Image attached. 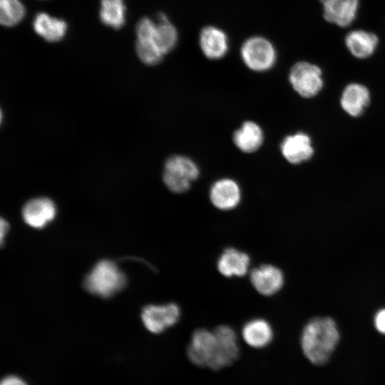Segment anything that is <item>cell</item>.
Listing matches in <instances>:
<instances>
[{
    "label": "cell",
    "mask_w": 385,
    "mask_h": 385,
    "mask_svg": "<svg viewBox=\"0 0 385 385\" xmlns=\"http://www.w3.org/2000/svg\"><path fill=\"white\" fill-rule=\"evenodd\" d=\"M56 207L48 197H37L28 201L23 207L24 221L30 227L41 229L46 226L55 217Z\"/></svg>",
    "instance_id": "9"
},
{
    "label": "cell",
    "mask_w": 385,
    "mask_h": 385,
    "mask_svg": "<svg viewBox=\"0 0 385 385\" xmlns=\"http://www.w3.org/2000/svg\"><path fill=\"white\" fill-rule=\"evenodd\" d=\"M374 325L379 333L385 335V308L376 313L374 317Z\"/></svg>",
    "instance_id": "25"
},
{
    "label": "cell",
    "mask_w": 385,
    "mask_h": 385,
    "mask_svg": "<svg viewBox=\"0 0 385 385\" xmlns=\"http://www.w3.org/2000/svg\"><path fill=\"white\" fill-rule=\"evenodd\" d=\"M126 282L125 274L115 262L103 260L87 274L83 284L89 293L108 298L123 289Z\"/></svg>",
    "instance_id": "3"
},
{
    "label": "cell",
    "mask_w": 385,
    "mask_h": 385,
    "mask_svg": "<svg viewBox=\"0 0 385 385\" xmlns=\"http://www.w3.org/2000/svg\"><path fill=\"white\" fill-rule=\"evenodd\" d=\"M199 44L202 53L210 60L223 58L229 49L227 34L222 29L213 26H205L201 30Z\"/></svg>",
    "instance_id": "13"
},
{
    "label": "cell",
    "mask_w": 385,
    "mask_h": 385,
    "mask_svg": "<svg viewBox=\"0 0 385 385\" xmlns=\"http://www.w3.org/2000/svg\"><path fill=\"white\" fill-rule=\"evenodd\" d=\"M125 10L123 0H101L100 19L106 26L120 29L125 22Z\"/></svg>",
    "instance_id": "21"
},
{
    "label": "cell",
    "mask_w": 385,
    "mask_h": 385,
    "mask_svg": "<svg viewBox=\"0 0 385 385\" xmlns=\"http://www.w3.org/2000/svg\"><path fill=\"white\" fill-rule=\"evenodd\" d=\"M33 27L36 34L49 42L61 40L67 30L65 21L51 17L44 12L38 13L35 16Z\"/></svg>",
    "instance_id": "19"
},
{
    "label": "cell",
    "mask_w": 385,
    "mask_h": 385,
    "mask_svg": "<svg viewBox=\"0 0 385 385\" xmlns=\"http://www.w3.org/2000/svg\"><path fill=\"white\" fill-rule=\"evenodd\" d=\"M289 80L293 89L304 98L318 94L324 84L320 68L307 61H299L293 65Z\"/></svg>",
    "instance_id": "6"
},
{
    "label": "cell",
    "mask_w": 385,
    "mask_h": 385,
    "mask_svg": "<svg viewBox=\"0 0 385 385\" xmlns=\"http://www.w3.org/2000/svg\"><path fill=\"white\" fill-rule=\"evenodd\" d=\"M156 23L148 17L142 18L136 26L138 40H151L155 32Z\"/></svg>",
    "instance_id": "24"
},
{
    "label": "cell",
    "mask_w": 385,
    "mask_h": 385,
    "mask_svg": "<svg viewBox=\"0 0 385 385\" xmlns=\"http://www.w3.org/2000/svg\"><path fill=\"white\" fill-rule=\"evenodd\" d=\"M156 21L153 41L165 55L175 47L178 39V31L165 14H158Z\"/></svg>",
    "instance_id": "20"
},
{
    "label": "cell",
    "mask_w": 385,
    "mask_h": 385,
    "mask_svg": "<svg viewBox=\"0 0 385 385\" xmlns=\"http://www.w3.org/2000/svg\"><path fill=\"white\" fill-rule=\"evenodd\" d=\"M199 175V167L193 160L183 155H173L165 163L163 180L170 191L183 193Z\"/></svg>",
    "instance_id": "4"
},
{
    "label": "cell",
    "mask_w": 385,
    "mask_h": 385,
    "mask_svg": "<svg viewBox=\"0 0 385 385\" xmlns=\"http://www.w3.org/2000/svg\"><path fill=\"white\" fill-rule=\"evenodd\" d=\"M250 278L253 287L264 296L276 294L284 284L282 272L272 265H262L253 269Z\"/></svg>",
    "instance_id": "10"
},
{
    "label": "cell",
    "mask_w": 385,
    "mask_h": 385,
    "mask_svg": "<svg viewBox=\"0 0 385 385\" xmlns=\"http://www.w3.org/2000/svg\"><path fill=\"white\" fill-rule=\"evenodd\" d=\"M187 354L189 360L197 366L214 371L225 368L239 357L237 334L228 325H220L213 331L197 329L191 336Z\"/></svg>",
    "instance_id": "1"
},
{
    "label": "cell",
    "mask_w": 385,
    "mask_h": 385,
    "mask_svg": "<svg viewBox=\"0 0 385 385\" xmlns=\"http://www.w3.org/2000/svg\"><path fill=\"white\" fill-rule=\"evenodd\" d=\"M242 337L250 346L261 349L267 346L272 341L274 332L267 321L262 318H255L244 324Z\"/></svg>",
    "instance_id": "17"
},
{
    "label": "cell",
    "mask_w": 385,
    "mask_h": 385,
    "mask_svg": "<svg viewBox=\"0 0 385 385\" xmlns=\"http://www.w3.org/2000/svg\"><path fill=\"white\" fill-rule=\"evenodd\" d=\"M209 197L212 204L221 210L235 208L241 200V189L238 183L231 178H221L210 187Z\"/></svg>",
    "instance_id": "8"
},
{
    "label": "cell",
    "mask_w": 385,
    "mask_h": 385,
    "mask_svg": "<svg viewBox=\"0 0 385 385\" xmlns=\"http://www.w3.org/2000/svg\"><path fill=\"white\" fill-rule=\"evenodd\" d=\"M340 340L335 321L330 317H315L304 327L300 345L307 360L313 364H325Z\"/></svg>",
    "instance_id": "2"
},
{
    "label": "cell",
    "mask_w": 385,
    "mask_h": 385,
    "mask_svg": "<svg viewBox=\"0 0 385 385\" xmlns=\"http://www.w3.org/2000/svg\"><path fill=\"white\" fill-rule=\"evenodd\" d=\"M0 385H27L21 379L16 376H8L1 380Z\"/></svg>",
    "instance_id": "26"
},
{
    "label": "cell",
    "mask_w": 385,
    "mask_h": 385,
    "mask_svg": "<svg viewBox=\"0 0 385 385\" xmlns=\"http://www.w3.org/2000/svg\"><path fill=\"white\" fill-rule=\"evenodd\" d=\"M324 19L341 27H346L354 21L359 0H320Z\"/></svg>",
    "instance_id": "12"
},
{
    "label": "cell",
    "mask_w": 385,
    "mask_h": 385,
    "mask_svg": "<svg viewBox=\"0 0 385 385\" xmlns=\"http://www.w3.org/2000/svg\"><path fill=\"white\" fill-rule=\"evenodd\" d=\"M180 314L179 306L175 303L149 304L143 309L141 319L149 332L160 334L174 326L178 322Z\"/></svg>",
    "instance_id": "7"
},
{
    "label": "cell",
    "mask_w": 385,
    "mask_h": 385,
    "mask_svg": "<svg viewBox=\"0 0 385 385\" xmlns=\"http://www.w3.org/2000/svg\"><path fill=\"white\" fill-rule=\"evenodd\" d=\"M9 225L6 220L1 219V244L4 243V239L9 231Z\"/></svg>",
    "instance_id": "27"
},
{
    "label": "cell",
    "mask_w": 385,
    "mask_h": 385,
    "mask_svg": "<svg viewBox=\"0 0 385 385\" xmlns=\"http://www.w3.org/2000/svg\"><path fill=\"white\" fill-rule=\"evenodd\" d=\"M240 56L250 70L263 72L271 69L277 61V51L273 44L262 36H252L242 43Z\"/></svg>",
    "instance_id": "5"
},
{
    "label": "cell",
    "mask_w": 385,
    "mask_h": 385,
    "mask_svg": "<svg viewBox=\"0 0 385 385\" xmlns=\"http://www.w3.org/2000/svg\"><path fill=\"white\" fill-rule=\"evenodd\" d=\"M250 265L248 255L233 247L225 249L217 262L218 271L227 277L244 276L248 272Z\"/></svg>",
    "instance_id": "14"
},
{
    "label": "cell",
    "mask_w": 385,
    "mask_h": 385,
    "mask_svg": "<svg viewBox=\"0 0 385 385\" xmlns=\"http://www.w3.org/2000/svg\"><path fill=\"white\" fill-rule=\"evenodd\" d=\"M379 43L378 37L364 30H354L345 37V44L349 52L356 58H366L375 51Z\"/></svg>",
    "instance_id": "18"
},
{
    "label": "cell",
    "mask_w": 385,
    "mask_h": 385,
    "mask_svg": "<svg viewBox=\"0 0 385 385\" xmlns=\"http://www.w3.org/2000/svg\"><path fill=\"white\" fill-rule=\"evenodd\" d=\"M283 157L292 164H299L310 159L314 148L310 137L302 132L286 136L280 143Z\"/></svg>",
    "instance_id": "11"
},
{
    "label": "cell",
    "mask_w": 385,
    "mask_h": 385,
    "mask_svg": "<svg viewBox=\"0 0 385 385\" xmlns=\"http://www.w3.org/2000/svg\"><path fill=\"white\" fill-rule=\"evenodd\" d=\"M369 102V91L365 86L356 83L347 85L340 99L342 109L352 117L360 115Z\"/></svg>",
    "instance_id": "15"
},
{
    "label": "cell",
    "mask_w": 385,
    "mask_h": 385,
    "mask_svg": "<svg viewBox=\"0 0 385 385\" xmlns=\"http://www.w3.org/2000/svg\"><path fill=\"white\" fill-rule=\"evenodd\" d=\"M136 51L140 59L144 63L150 66L159 63L164 56L154 41L151 40H138Z\"/></svg>",
    "instance_id": "23"
},
{
    "label": "cell",
    "mask_w": 385,
    "mask_h": 385,
    "mask_svg": "<svg viewBox=\"0 0 385 385\" xmlns=\"http://www.w3.org/2000/svg\"><path fill=\"white\" fill-rule=\"evenodd\" d=\"M232 140L240 151L251 153L257 151L262 146L264 141V133L257 123L247 120L234 132Z\"/></svg>",
    "instance_id": "16"
},
{
    "label": "cell",
    "mask_w": 385,
    "mask_h": 385,
    "mask_svg": "<svg viewBox=\"0 0 385 385\" xmlns=\"http://www.w3.org/2000/svg\"><path fill=\"white\" fill-rule=\"evenodd\" d=\"M0 22L5 26L18 24L25 15V9L19 0H0Z\"/></svg>",
    "instance_id": "22"
}]
</instances>
